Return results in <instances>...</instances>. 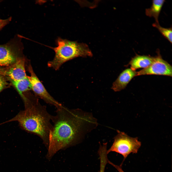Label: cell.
I'll return each mask as SVG.
<instances>
[{
  "instance_id": "obj_1",
  "label": "cell",
  "mask_w": 172,
  "mask_h": 172,
  "mask_svg": "<svg viewBox=\"0 0 172 172\" xmlns=\"http://www.w3.org/2000/svg\"><path fill=\"white\" fill-rule=\"evenodd\" d=\"M56 108L49 136L46 156L49 159L59 150L78 143L97 124L92 115L81 109H70L62 105Z\"/></svg>"
},
{
  "instance_id": "obj_2",
  "label": "cell",
  "mask_w": 172,
  "mask_h": 172,
  "mask_svg": "<svg viewBox=\"0 0 172 172\" xmlns=\"http://www.w3.org/2000/svg\"><path fill=\"white\" fill-rule=\"evenodd\" d=\"M37 97L28 96L23 100L24 110L6 122L17 121L23 129L40 138L48 148L53 115L48 112L45 106L40 103Z\"/></svg>"
},
{
  "instance_id": "obj_3",
  "label": "cell",
  "mask_w": 172,
  "mask_h": 172,
  "mask_svg": "<svg viewBox=\"0 0 172 172\" xmlns=\"http://www.w3.org/2000/svg\"><path fill=\"white\" fill-rule=\"evenodd\" d=\"M57 47L52 48L55 53L53 59L48 62V66L55 70L65 62L78 57H91L92 53L86 43H79L59 37L56 40Z\"/></svg>"
},
{
  "instance_id": "obj_4",
  "label": "cell",
  "mask_w": 172,
  "mask_h": 172,
  "mask_svg": "<svg viewBox=\"0 0 172 172\" xmlns=\"http://www.w3.org/2000/svg\"><path fill=\"white\" fill-rule=\"evenodd\" d=\"M117 132L112 145L107 150L108 154L112 152L118 153L123 156L124 160L130 154L137 153L141 145L138 138L130 137L119 130Z\"/></svg>"
},
{
  "instance_id": "obj_5",
  "label": "cell",
  "mask_w": 172,
  "mask_h": 172,
  "mask_svg": "<svg viewBox=\"0 0 172 172\" xmlns=\"http://www.w3.org/2000/svg\"><path fill=\"white\" fill-rule=\"evenodd\" d=\"M21 39L17 35L7 43L0 44V66H8L24 56Z\"/></svg>"
},
{
  "instance_id": "obj_6",
  "label": "cell",
  "mask_w": 172,
  "mask_h": 172,
  "mask_svg": "<svg viewBox=\"0 0 172 172\" xmlns=\"http://www.w3.org/2000/svg\"><path fill=\"white\" fill-rule=\"evenodd\" d=\"M27 69L30 75L27 76V77L31 84V89L36 96L40 97L47 103L54 106L56 108L62 105L48 92L35 74L30 64H28Z\"/></svg>"
},
{
  "instance_id": "obj_7",
  "label": "cell",
  "mask_w": 172,
  "mask_h": 172,
  "mask_svg": "<svg viewBox=\"0 0 172 172\" xmlns=\"http://www.w3.org/2000/svg\"><path fill=\"white\" fill-rule=\"evenodd\" d=\"M152 63L148 67L137 72V76L145 75H156L172 76V66L164 60L158 51Z\"/></svg>"
},
{
  "instance_id": "obj_8",
  "label": "cell",
  "mask_w": 172,
  "mask_h": 172,
  "mask_svg": "<svg viewBox=\"0 0 172 172\" xmlns=\"http://www.w3.org/2000/svg\"><path fill=\"white\" fill-rule=\"evenodd\" d=\"M24 56L17 60L11 65L0 69V74L8 77L9 80H18L27 77L25 68Z\"/></svg>"
},
{
  "instance_id": "obj_9",
  "label": "cell",
  "mask_w": 172,
  "mask_h": 172,
  "mask_svg": "<svg viewBox=\"0 0 172 172\" xmlns=\"http://www.w3.org/2000/svg\"><path fill=\"white\" fill-rule=\"evenodd\" d=\"M137 76V72L131 68H127L123 71L113 83L111 88L115 91L124 89L131 80Z\"/></svg>"
},
{
  "instance_id": "obj_10",
  "label": "cell",
  "mask_w": 172,
  "mask_h": 172,
  "mask_svg": "<svg viewBox=\"0 0 172 172\" xmlns=\"http://www.w3.org/2000/svg\"><path fill=\"white\" fill-rule=\"evenodd\" d=\"M154 58L149 56L137 55L132 58L128 65L134 70L140 68H145L152 63Z\"/></svg>"
},
{
  "instance_id": "obj_11",
  "label": "cell",
  "mask_w": 172,
  "mask_h": 172,
  "mask_svg": "<svg viewBox=\"0 0 172 172\" xmlns=\"http://www.w3.org/2000/svg\"><path fill=\"white\" fill-rule=\"evenodd\" d=\"M165 1L164 0H152L151 7L145 10L146 15L150 17H153L155 20L156 22L159 23V16Z\"/></svg>"
},
{
  "instance_id": "obj_12",
  "label": "cell",
  "mask_w": 172,
  "mask_h": 172,
  "mask_svg": "<svg viewBox=\"0 0 172 172\" xmlns=\"http://www.w3.org/2000/svg\"><path fill=\"white\" fill-rule=\"evenodd\" d=\"M9 80L22 98L25 92L31 89V84L27 76V77L20 80Z\"/></svg>"
},
{
  "instance_id": "obj_13",
  "label": "cell",
  "mask_w": 172,
  "mask_h": 172,
  "mask_svg": "<svg viewBox=\"0 0 172 172\" xmlns=\"http://www.w3.org/2000/svg\"><path fill=\"white\" fill-rule=\"evenodd\" d=\"M153 26L158 29L164 37L171 43L172 42V27L165 28L160 26L159 23L156 22L152 24Z\"/></svg>"
},
{
  "instance_id": "obj_14",
  "label": "cell",
  "mask_w": 172,
  "mask_h": 172,
  "mask_svg": "<svg viewBox=\"0 0 172 172\" xmlns=\"http://www.w3.org/2000/svg\"><path fill=\"white\" fill-rule=\"evenodd\" d=\"M9 85L5 77L0 74V93Z\"/></svg>"
},
{
  "instance_id": "obj_15",
  "label": "cell",
  "mask_w": 172,
  "mask_h": 172,
  "mask_svg": "<svg viewBox=\"0 0 172 172\" xmlns=\"http://www.w3.org/2000/svg\"><path fill=\"white\" fill-rule=\"evenodd\" d=\"M12 17H11L5 19H0V31L4 27L9 24L11 21Z\"/></svg>"
},
{
  "instance_id": "obj_16",
  "label": "cell",
  "mask_w": 172,
  "mask_h": 172,
  "mask_svg": "<svg viewBox=\"0 0 172 172\" xmlns=\"http://www.w3.org/2000/svg\"><path fill=\"white\" fill-rule=\"evenodd\" d=\"M108 163L114 167L119 172H124L120 166L116 165L109 161H108Z\"/></svg>"
},
{
  "instance_id": "obj_17",
  "label": "cell",
  "mask_w": 172,
  "mask_h": 172,
  "mask_svg": "<svg viewBox=\"0 0 172 172\" xmlns=\"http://www.w3.org/2000/svg\"><path fill=\"white\" fill-rule=\"evenodd\" d=\"M2 1L1 0H0V2H1Z\"/></svg>"
}]
</instances>
